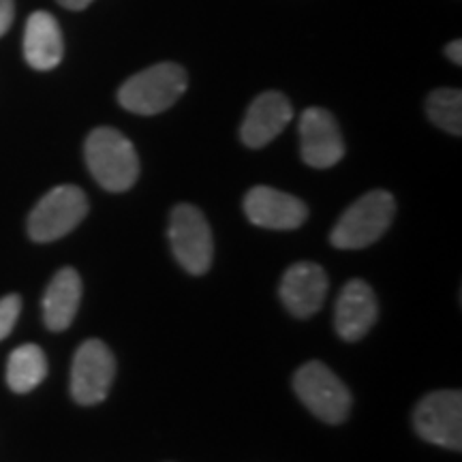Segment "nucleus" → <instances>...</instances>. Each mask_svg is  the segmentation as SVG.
I'll return each mask as SVG.
<instances>
[{"label": "nucleus", "instance_id": "2", "mask_svg": "<svg viewBox=\"0 0 462 462\" xmlns=\"http://www.w3.org/2000/svg\"><path fill=\"white\" fill-rule=\"evenodd\" d=\"M187 71L176 62H161L135 73L120 86L118 101L140 116H154L170 109L187 90Z\"/></svg>", "mask_w": 462, "mask_h": 462}, {"label": "nucleus", "instance_id": "21", "mask_svg": "<svg viewBox=\"0 0 462 462\" xmlns=\"http://www.w3.org/2000/svg\"><path fill=\"white\" fill-rule=\"evenodd\" d=\"M58 3L62 5L65 9H71V11H82L88 7L92 0H58Z\"/></svg>", "mask_w": 462, "mask_h": 462}, {"label": "nucleus", "instance_id": "8", "mask_svg": "<svg viewBox=\"0 0 462 462\" xmlns=\"http://www.w3.org/2000/svg\"><path fill=\"white\" fill-rule=\"evenodd\" d=\"M116 374L112 351L101 340H86L73 357L71 394L79 404L106 401Z\"/></svg>", "mask_w": 462, "mask_h": 462}, {"label": "nucleus", "instance_id": "10", "mask_svg": "<svg viewBox=\"0 0 462 462\" xmlns=\"http://www.w3.org/2000/svg\"><path fill=\"white\" fill-rule=\"evenodd\" d=\"M245 215L257 227L296 229L309 217V208L293 195L273 187H255L245 198Z\"/></svg>", "mask_w": 462, "mask_h": 462}, {"label": "nucleus", "instance_id": "16", "mask_svg": "<svg viewBox=\"0 0 462 462\" xmlns=\"http://www.w3.org/2000/svg\"><path fill=\"white\" fill-rule=\"evenodd\" d=\"M48 374V360L37 345H22L9 356L7 383L17 394L37 388Z\"/></svg>", "mask_w": 462, "mask_h": 462}, {"label": "nucleus", "instance_id": "3", "mask_svg": "<svg viewBox=\"0 0 462 462\" xmlns=\"http://www.w3.org/2000/svg\"><path fill=\"white\" fill-rule=\"evenodd\" d=\"M396 215V201L388 190H371L345 210L332 229V245L345 251L377 242Z\"/></svg>", "mask_w": 462, "mask_h": 462}, {"label": "nucleus", "instance_id": "6", "mask_svg": "<svg viewBox=\"0 0 462 462\" xmlns=\"http://www.w3.org/2000/svg\"><path fill=\"white\" fill-rule=\"evenodd\" d=\"M170 242L178 262L189 274H204L212 263V231L206 217L195 206L173 208L170 218Z\"/></svg>", "mask_w": 462, "mask_h": 462}, {"label": "nucleus", "instance_id": "9", "mask_svg": "<svg viewBox=\"0 0 462 462\" xmlns=\"http://www.w3.org/2000/svg\"><path fill=\"white\" fill-rule=\"evenodd\" d=\"M300 148L306 165L328 170L345 154V142L334 116L323 107H309L300 118Z\"/></svg>", "mask_w": 462, "mask_h": 462}, {"label": "nucleus", "instance_id": "13", "mask_svg": "<svg viewBox=\"0 0 462 462\" xmlns=\"http://www.w3.org/2000/svg\"><path fill=\"white\" fill-rule=\"evenodd\" d=\"M377 315L379 306L371 285L360 279L346 282L338 296L337 313H334V326H337L338 337L349 343L360 340L374 326Z\"/></svg>", "mask_w": 462, "mask_h": 462}, {"label": "nucleus", "instance_id": "17", "mask_svg": "<svg viewBox=\"0 0 462 462\" xmlns=\"http://www.w3.org/2000/svg\"><path fill=\"white\" fill-rule=\"evenodd\" d=\"M429 118L439 129L460 135L462 133V92L458 88H439L426 101Z\"/></svg>", "mask_w": 462, "mask_h": 462}, {"label": "nucleus", "instance_id": "14", "mask_svg": "<svg viewBox=\"0 0 462 462\" xmlns=\"http://www.w3.org/2000/svg\"><path fill=\"white\" fill-rule=\"evenodd\" d=\"M65 54L62 32L56 17L48 11H34L24 31V58L37 71H50L60 65Z\"/></svg>", "mask_w": 462, "mask_h": 462}, {"label": "nucleus", "instance_id": "5", "mask_svg": "<svg viewBox=\"0 0 462 462\" xmlns=\"http://www.w3.org/2000/svg\"><path fill=\"white\" fill-rule=\"evenodd\" d=\"M86 212H88V199L82 189L71 184L56 187L34 206L28 217V234L34 242L58 240L78 227Z\"/></svg>", "mask_w": 462, "mask_h": 462}, {"label": "nucleus", "instance_id": "18", "mask_svg": "<svg viewBox=\"0 0 462 462\" xmlns=\"http://www.w3.org/2000/svg\"><path fill=\"white\" fill-rule=\"evenodd\" d=\"M22 310V300L15 293L11 296H5L0 300V340L7 338L11 330H14L17 317H20Z\"/></svg>", "mask_w": 462, "mask_h": 462}, {"label": "nucleus", "instance_id": "7", "mask_svg": "<svg viewBox=\"0 0 462 462\" xmlns=\"http://www.w3.org/2000/svg\"><path fill=\"white\" fill-rule=\"evenodd\" d=\"M413 424L424 441L458 452L462 448V394L458 390L432 392L415 407Z\"/></svg>", "mask_w": 462, "mask_h": 462}, {"label": "nucleus", "instance_id": "12", "mask_svg": "<svg viewBox=\"0 0 462 462\" xmlns=\"http://www.w3.org/2000/svg\"><path fill=\"white\" fill-rule=\"evenodd\" d=\"M293 107L281 92H263L248 107L240 137L248 148H263L291 123Z\"/></svg>", "mask_w": 462, "mask_h": 462}, {"label": "nucleus", "instance_id": "15", "mask_svg": "<svg viewBox=\"0 0 462 462\" xmlns=\"http://www.w3.org/2000/svg\"><path fill=\"white\" fill-rule=\"evenodd\" d=\"M82 300V279L73 268L60 270L51 279L43 296L45 326L54 332H62L71 326Z\"/></svg>", "mask_w": 462, "mask_h": 462}, {"label": "nucleus", "instance_id": "19", "mask_svg": "<svg viewBox=\"0 0 462 462\" xmlns=\"http://www.w3.org/2000/svg\"><path fill=\"white\" fill-rule=\"evenodd\" d=\"M14 0H0V37L11 28V22H14Z\"/></svg>", "mask_w": 462, "mask_h": 462}, {"label": "nucleus", "instance_id": "4", "mask_svg": "<svg viewBox=\"0 0 462 462\" xmlns=\"http://www.w3.org/2000/svg\"><path fill=\"white\" fill-rule=\"evenodd\" d=\"M293 390L306 409L328 424H340L349 415V390L323 362L304 364L293 377Z\"/></svg>", "mask_w": 462, "mask_h": 462}, {"label": "nucleus", "instance_id": "11", "mask_svg": "<svg viewBox=\"0 0 462 462\" xmlns=\"http://www.w3.org/2000/svg\"><path fill=\"white\" fill-rule=\"evenodd\" d=\"M328 296V274L321 265L298 262L281 281V300L293 317L306 319L315 315Z\"/></svg>", "mask_w": 462, "mask_h": 462}, {"label": "nucleus", "instance_id": "20", "mask_svg": "<svg viewBox=\"0 0 462 462\" xmlns=\"http://www.w3.org/2000/svg\"><path fill=\"white\" fill-rule=\"evenodd\" d=\"M446 54L452 62H456V65H462V42L460 39H456V42H452L446 48Z\"/></svg>", "mask_w": 462, "mask_h": 462}, {"label": "nucleus", "instance_id": "1", "mask_svg": "<svg viewBox=\"0 0 462 462\" xmlns=\"http://www.w3.org/2000/svg\"><path fill=\"white\" fill-rule=\"evenodd\" d=\"M86 163L95 180L106 190L123 193L140 176V159L135 148L120 131L101 126L86 140Z\"/></svg>", "mask_w": 462, "mask_h": 462}]
</instances>
